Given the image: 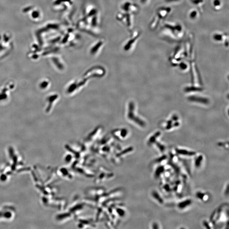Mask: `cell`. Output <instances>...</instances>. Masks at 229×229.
<instances>
[{
    "instance_id": "7c38bea8",
    "label": "cell",
    "mask_w": 229,
    "mask_h": 229,
    "mask_svg": "<svg viewBox=\"0 0 229 229\" xmlns=\"http://www.w3.org/2000/svg\"><path fill=\"white\" fill-rule=\"evenodd\" d=\"M171 123H172V121H171L168 122L167 126L166 127L167 129H170V128H171Z\"/></svg>"
},
{
    "instance_id": "277c9868",
    "label": "cell",
    "mask_w": 229,
    "mask_h": 229,
    "mask_svg": "<svg viewBox=\"0 0 229 229\" xmlns=\"http://www.w3.org/2000/svg\"><path fill=\"white\" fill-rule=\"evenodd\" d=\"M160 135H161V133H160V132H158L157 133H156L154 135H153V136L149 139V141L148 144H153V143H154V142H155L157 138V137H158L159 136H160Z\"/></svg>"
},
{
    "instance_id": "8992f818",
    "label": "cell",
    "mask_w": 229,
    "mask_h": 229,
    "mask_svg": "<svg viewBox=\"0 0 229 229\" xmlns=\"http://www.w3.org/2000/svg\"><path fill=\"white\" fill-rule=\"evenodd\" d=\"M203 160V156L202 155L199 156L197 159L195 161V166L197 167H199L201 164V162Z\"/></svg>"
},
{
    "instance_id": "2e32d148",
    "label": "cell",
    "mask_w": 229,
    "mask_h": 229,
    "mask_svg": "<svg viewBox=\"0 0 229 229\" xmlns=\"http://www.w3.org/2000/svg\"><path fill=\"white\" fill-rule=\"evenodd\" d=\"M172 119H173V120H178V117H176V116H174L173 117V118H172Z\"/></svg>"
},
{
    "instance_id": "ba28073f",
    "label": "cell",
    "mask_w": 229,
    "mask_h": 229,
    "mask_svg": "<svg viewBox=\"0 0 229 229\" xmlns=\"http://www.w3.org/2000/svg\"><path fill=\"white\" fill-rule=\"evenodd\" d=\"M202 89L199 88H198L196 87H190V88H186V92H190V91H202Z\"/></svg>"
},
{
    "instance_id": "8fae6325",
    "label": "cell",
    "mask_w": 229,
    "mask_h": 229,
    "mask_svg": "<svg viewBox=\"0 0 229 229\" xmlns=\"http://www.w3.org/2000/svg\"><path fill=\"white\" fill-rule=\"evenodd\" d=\"M12 216V214L10 212H6V213L4 214V216L6 218H10Z\"/></svg>"
},
{
    "instance_id": "7a4b0ae2",
    "label": "cell",
    "mask_w": 229,
    "mask_h": 229,
    "mask_svg": "<svg viewBox=\"0 0 229 229\" xmlns=\"http://www.w3.org/2000/svg\"><path fill=\"white\" fill-rule=\"evenodd\" d=\"M176 152L178 154L180 155L187 156H193L196 154V152H190L186 150L182 149H176Z\"/></svg>"
},
{
    "instance_id": "3957f363",
    "label": "cell",
    "mask_w": 229,
    "mask_h": 229,
    "mask_svg": "<svg viewBox=\"0 0 229 229\" xmlns=\"http://www.w3.org/2000/svg\"><path fill=\"white\" fill-rule=\"evenodd\" d=\"M191 203V200L190 199H187V200L184 201L180 203L178 205V207L180 208H184L185 207H187V206H189Z\"/></svg>"
},
{
    "instance_id": "4fadbf2b",
    "label": "cell",
    "mask_w": 229,
    "mask_h": 229,
    "mask_svg": "<svg viewBox=\"0 0 229 229\" xmlns=\"http://www.w3.org/2000/svg\"><path fill=\"white\" fill-rule=\"evenodd\" d=\"M10 154L11 157H12L13 156L14 152H13V149L11 148L10 149Z\"/></svg>"
},
{
    "instance_id": "e0dca14e",
    "label": "cell",
    "mask_w": 229,
    "mask_h": 229,
    "mask_svg": "<svg viewBox=\"0 0 229 229\" xmlns=\"http://www.w3.org/2000/svg\"><path fill=\"white\" fill-rule=\"evenodd\" d=\"M204 225H205V226L208 225V224H207V222H204ZM207 226L208 227H208V228H210V227H209L208 226Z\"/></svg>"
},
{
    "instance_id": "9a60e30c",
    "label": "cell",
    "mask_w": 229,
    "mask_h": 229,
    "mask_svg": "<svg viewBox=\"0 0 229 229\" xmlns=\"http://www.w3.org/2000/svg\"><path fill=\"white\" fill-rule=\"evenodd\" d=\"M186 65L184 64H181V65H180V67L182 69H186Z\"/></svg>"
},
{
    "instance_id": "9c48e42d",
    "label": "cell",
    "mask_w": 229,
    "mask_h": 229,
    "mask_svg": "<svg viewBox=\"0 0 229 229\" xmlns=\"http://www.w3.org/2000/svg\"><path fill=\"white\" fill-rule=\"evenodd\" d=\"M156 144L157 146V147H158L159 149L161 151V152H163L165 150V147L164 145H162V144L158 143H158L157 142H156Z\"/></svg>"
},
{
    "instance_id": "6da1fadb",
    "label": "cell",
    "mask_w": 229,
    "mask_h": 229,
    "mask_svg": "<svg viewBox=\"0 0 229 229\" xmlns=\"http://www.w3.org/2000/svg\"><path fill=\"white\" fill-rule=\"evenodd\" d=\"M189 101H193V102H196L201 103L204 104H207L209 103L208 99L206 98L197 97L196 96H190L188 98Z\"/></svg>"
},
{
    "instance_id": "52a82bcc",
    "label": "cell",
    "mask_w": 229,
    "mask_h": 229,
    "mask_svg": "<svg viewBox=\"0 0 229 229\" xmlns=\"http://www.w3.org/2000/svg\"><path fill=\"white\" fill-rule=\"evenodd\" d=\"M164 168L162 166L160 167L157 169L155 172V176L157 177H158L161 174H162L163 171H164Z\"/></svg>"
},
{
    "instance_id": "5bb4252c",
    "label": "cell",
    "mask_w": 229,
    "mask_h": 229,
    "mask_svg": "<svg viewBox=\"0 0 229 229\" xmlns=\"http://www.w3.org/2000/svg\"><path fill=\"white\" fill-rule=\"evenodd\" d=\"M6 177L5 175H4V174L2 175V176L1 177V179L2 181H4V180H6Z\"/></svg>"
},
{
    "instance_id": "30bf717a",
    "label": "cell",
    "mask_w": 229,
    "mask_h": 229,
    "mask_svg": "<svg viewBox=\"0 0 229 229\" xmlns=\"http://www.w3.org/2000/svg\"><path fill=\"white\" fill-rule=\"evenodd\" d=\"M205 195L204 194L200 192H198L197 194V197L199 198V199H202L204 197H205Z\"/></svg>"
},
{
    "instance_id": "5b68a950",
    "label": "cell",
    "mask_w": 229,
    "mask_h": 229,
    "mask_svg": "<svg viewBox=\"0 0 229 229\" xmlns=\"http://www.w3.org/2000/svg\"><path fill=\"white\" fill-rule=\"evenodd\" d=\"M152 196H153V197H154L160 203H163V201L162 200V198H161V196H160V195H159L156 192H153L152 193Z\"/></svg>"
}]
</instances>
